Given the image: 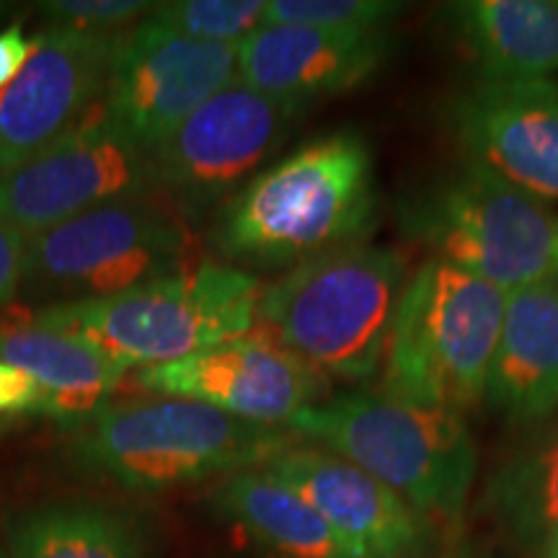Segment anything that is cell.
Listing matches in <instances>:
<instances>
[{
	"instance_id": "6da1fadb",
	"label": "cell",
	"mask_w": 558,
	"mask_h": 558,
	"mask_svg": "<svg viewBox=\"0 0 558 558\" xmlns=\"http://www.w3.org/2000/svg\"><path fill=\"white\" fill-rule=\"evenodd\" d=\"M375 160L357 130L303 143L220 205L209 243L228 267L292 269L362 243L375 226Z\"/></svg>"
},
{
	"instance_id": "7a4b0ae2",
	"label": "cell",
	"mask_w": 558,
	"mask_h": 558,
	"mask_svg": "<svg viewBox=\"0 0 558 558\" xmlns=\"http://www.w3.org/2000/svg\"><path fill=\"white\" fill-rule=\"evenodd\" d=\"M290 432L349 460L439 527H458L469 507L478 448L463 414L396 396L344 393L303 409Z\"/></svg>"
},
{
	"instance_id": "3957f363",
	"label": "cell",
	"mask_w": 558,
	"mask_h": 558,
	"mask_svg": "<svg viewBox=\"0 0 558 558\" xmlns=\"http://www.w3.org/2000/svg\"><path fill=\"white\" fill-rule=\"evenodd\" d=\"M407 288V262L375 243L329 251L262 288L256 320L326 378L378 373Z\"/></svg>"
},
{
	"instance_id": "277c9868",
	"label": "cell",
	"mask_w": 558,
	"mask_h": 558,
	"mask_svg": "<svg viewBox=\"0 0 558 558\" xmlns=\"http://www.w3.org/2000/svg\"><path fill=\"white\" fill-rule=\"evenodd\" d=\"M259 295V279L248 271L197 262L120 295L45 305L24 318L88 341L124 369H145L254 331Z\"/></svg>"
},
{
	"instance_id": "5b68a950",
	"label": "cell",
	"mask_w": 558,
	"mask_h": 558,
	"mask_svg": "<svg viewBox=\"0 0 558 558\" xmlns=\"http://www.w3.org/2000/svg\"><path fill=\"white\" fill-rule=\"evenodd\" d=\"M73 424L70 450L81 469L130 492L233 476L264 465L292 442L290 432L186 399L104 403Z\"/></svg>"
},
{
	"instance_id": "8992f818",
	"label": "cell",
	"mask_w": 558,
	"mask_h": 558,
	"mask_svg": "<svg viewBox=\"0 0 558 558\" xmlns=\"http://www.w3.org/2000/svg\"><path fill=\"white\" fill-rule=\"evenodd\" d=\"M507 298L497 284L448 262H424L401 292L383 360V393L463 416L484 403Z\"/></svg>"
},
{
	"instance_id": "52a82bcc",
	"label": "cell",
	"mask_w": 558,
	"mask_h": 558,
	"mask_svg": "<svg viewBox=\"0 0 558 558\" xmlns=\"http://www.w3.org/2000/svg\"><path fill=\"white\" fill-rule=\"evenodd\" d=\"M401 226L432 259L507 295L558 277L556 209L473 158L403 199Z\"/></svg>"
},
{
	"instance_id": "ba28073f",
	"label": "cell",
	"mask_w": 558,
	"mask_h": 558,
	"mask_svg": "<svg viewBox=\"0 0 558 558\" xmlns=\"http://www.w3.org/2000/svg\"><path fill=\"white\" fill-rule=\"evenodd\" d=\"M184 220L158 194L104 202L26 235L19 298L86 303L120 295L190 267Z\"/></svg>"
},
{
	"instance_id": "9c48e42d",
	"label": "cell",
	"mask_w": 558,
	"mask_h": 558,
	"mask_svg": "<svg viewBox=\"0 0 558 558\" xmlns=\"http://www.w3.org/2000/svg\"><path fill=\"white\" fill-rule=\"evenodd\" d=\"M303 114L235 78L148 153L153 192L181 220L205 218L259 173Z\"/></svg>"
},
{
	"instance_id": "30bf717a",
	"label": "cell",
	"mask_w": 558,
	"mask_h": 558,
	"mask_svg": "<svg viewBox=\"0 0 558 558\" xmlns=\"http://www.w3.org/2000/svg\"><path fill=\"white\" fill-rule=\"evenodd\" d=\"M239 78V45H215L140 21L117 41L101 114L145 153Z\"/></svg>"
},
{
	"instance_id": "8fae6325",
	"label": "cell",
	"mask_w": 558,
	"mask_h": 558,
	"mask_svg": "<svg viewBox=\"0 0 558 558\" xmlns=\"http://www.w3.org/2000/svg\"><path fill=\"white\" fill-rule=\"evenodd\" d=\"M148 192V153L96 107L78 128L0 179V220L34 235L104 202Z\"/></svg>"
},
{
	"instance_id": "7c38bea8",
	"label": "cell",
	"mask_w": 558,
	"mask_h": 558,
	"mask_svg": "<svg viewBox=\"0 0 558 558\" xmlns=\"http://www.w3.org/2000/svg\"><path fill=\"white\" fill-rule=\"evenodd\" d=\"M132 386L169 399L207 403L267 427L290 424L329 393V378L262 326L192 357L137 369Z\"/></svg>"
},
{
	"instance_id": "4fadbf2b",
	"label": "cell",
	"mask_w": 558,
	"mask_h": 558,
	"mask_svg": "<svg viewBox=\"0 0 558 558\" xmlns=\"http://www.w3.org/2000/svg\"><path fill=\"white\" fill-rule=\"evenodd\" d=\"M120 39L60 26L39 34L29 65L0 94V179L37 158L99 107Z\"/></svg>"
},
{
	"instance_id": "5bb4252c",
	"label": "cell",
	"mask_w": 558,
	"mask_h": 558,
	"mask_svg": "<svg viewBox=\"0 0 558 558\" xmlns=\"http://www.w3.org/2000/svg\"><path fill=\"white\" fill-rule=\"evenodd\" d=\"M262 469L308 501L354 558H416L429 546V520L329 450L290 445Z\"/></svg>"
},
{
	"instance_id": "9a60e30c",
	"label": "cell",
	"mask_w": 558,
	"mask_h": 558,
	"mask_svg": "<svg viewBox=\"0 0 558 558\" xmlns=\"http://www.w3.org/2000/svg\"><path fill=\"white\" fill-rule=\"evenodd\" d=\"M469 158L543 202L558 199V81L478 83L452 107Z\"/></svg>"
},
{
	"instance_id": "2e32d148",
	"label": "cell",
	"mask_w": 558,
	"mask_h": 558,
	"mask_svg": "<svg viewBox=\"0 0 558 558\" xmlns=\"http://www.w3.org/2000/svg\"><path fill=\"white\" fill-rule=\"evenodd\" d=\"M390 50V29L259 26L239 45V81L308 111L316 101L347 94L373 78L388 62Z\"/></svg>"
},
{
	"instance_id": "e0dca14e",
	"label": "cell",
	"mask_w": 558,
	"mask_h": 558,
	"mask_svg": "<svg viewBox=\"0 0 558 558\" xmlns=\"http://www.w3.org/2000/svg\"><path fill=\"white\" fill-rule=\"evenodd\" d=\"M486 403L514 424L558 411V277L509 292Z\"/></svg>"
},
{
	"instance_id": "ac0fdd59",
	"label": "cell",
	"mask_w": 558,
	"mask_h": 558,
	"mask_svg": "<svg viewBox=\"0 0 558 558\" xmlns=\"http://www.w3.org/2000/svg\"><path fill=\"white\" fill-rule=\"evenodd\" d=\"M450 19L481 83L558 73V0H465L450 5Z\"/></svg>"
},
{
	"instance_id": "d6986e66",
	"label": "cell",
	"mask_w": 558,
	"mask_h": 558,
	"mask_svg": "<svg viewBox=\"0 0 558 558\" xmlns=\"http://www.w3.org/2000/svg\"><path fill=\"white\" fill-rule=\"evenodd\" d=\"M0 362L24 369L50 390L52 416L68 422L99 411L128 375L88 341L39 329L26 318L0 324Z\"/></svg>"
},
{
	"instance_id": "ffe728a7",
	"label": "cell",
	"mask_w": 558,
	"mask_h": 558,
	"mask_svg": "<svg viewBox=\"0 0 558 558\" xmlns=\"http://www.w3.org/2000/svg\"><path fill=\"white\" fill-rule=\"evenodd\" d=\"M215 507L279 558H354L308 501L264 469L228 476Z\"/></svg>"
},
{
	"instance_id": "44dd1931",
	"label": "cell",
	"mask_w": 558,
	"mask_h": 558,
	"mask_svg": "<svg viewBox=\"0 0 558 558\" xmlns=\"http://www.w3.org/2000/svg\"><path fill=\"white\" fill-rule=\"evenodd\" d=\"M11 558H150L143 530L109 507L60 501L19 514Z\"/></svg>"
},
{
	"instance_id": "7402d4cb",
	"label": "cell",
	"mask_w": 558,
	"mask_h": 558,
	"mask_svg": "<svg viewBox=\"0 0 558 558\" xmlns=\"http://www.w3.org/2000/svg\"><path fill=\"white\" fill-rule=\"evenodd\" d=\"M486 507L522 546L558 543V422L514 450L486 488Z\"/></svg>"
},
{
	"instance_id": "603a6c76",
	"label": "cell",
	"mask_w": 558,
	"mask_h": 558,
	"mask_svg": "<svg viewBox=\"0 0 558 558\" xmlns=\"http://www.w3.org/2000/svg\"><path fill=\"white\" fill-rule=\"evenodd\" d=\"M267 0H173L156 3L150 21L181 37L241 45L262 26Z\"/></svg>"
},
{
	"instance_id": "cb8c5ba5",
	"label": "cell",
	"mask_w": 558,
	"mask_h": 558,
	"mask_svg": "<svg viewBox=\"0 0 558 558\" xmlns=\"http://www.w3.org/2000/svg\"><path fill=\"white\" fill-rule=\"evenodd\" d=\"M403 5L390 0H267L262 26H308L329 32L388 29Z\"/></svg>"
},
{
	"instance_id": "d4e9b609",
	"label": "cell",
	"mask_w": 558,
	"mask_h": 558,
	"mask_svg": "<svg viewBox=\"0 0 558 558\" xmlns=\"http://www.w3.org/2000/svg\"><path fill=\"white\" fill-rule=\"evenodd\" d=\"M156 3L140 0H52L41 3L39 11L50 19V26L60 29L101 34V37H124L135 29V21L148 19Z\"/></svg>"
},
{
	"instance_id": "484cf974",
	"label": "cell",
	"mask_w": 558,
	"mask_h": 558,
	"mask_svg": "<svg viewBox=\"0 0 558 558\" xmlns=\"http://www.w3.org/2000/svg\"><path fill=\"white\" fill-rule=\"evenodd\" d=\"M0 414H50L52 393L24 369L0 362Z\"/></svg>"
},
{
	"instance_id": "4316f807",
	"label": "cell",
	"mask_w": 558,
	"mask_h": 558,
	"mask_svg": "<svg viewBox=\"0 0 558 558\" xmlns=\"http://www.w3.org/2000/svg\"><path fill=\"white\" fill-rule=\"evenodd\" d=\"M26 235L0 220V311L11 308L21 292Z\"/></svg>"
},
{
	"instance_id": "83f0119b",
	"label": "cell",
	"mask_w": 558,
	"mask_h": 558,
	"mask_svg": "<svg viewBox=\"0 0 558 558\" xmlns=\"http://www.w3.org/2000/svg\"><path fill=\"white\" fill-rule=\"evenodd\" d=\"M39 47V34L29 39L21 29V24H11L0 32V94L19 78L21 70L29 65L32 54Z\"/></svg>"
},
{
	"instance_id": "f1b7e54d",
	"label": "cell",
	"mask_w": 558,
	"mask_h": 558,
	"mask_svg": "<svg viewBox=\"0 0 558 558\" xmlns=\"http://www.w3.org/2000/svg\"><path fill=\"white\" fill-rule=\"evenodd\" d=\"M437 558H486V556L473 546H456V548L445 550V554H439Z\"/></svg>"
},
{
	"instance_id": "f546056e",
	"label": "cell",
	"mask_w": 558,
	"mask_h": 558,
	"mask_svg": "<svg viewBox=\"0 0 558 558\" xmlns=\"http://www.w3.org/2000/svg\"><path fill=\"white\" fill-rule=\"evenodd\" d=\"M543 558H558V543H554V546H548L546 550H543Z\"/></svg>"
},
{
	"instance_id": "4dcf8cb0",
	"label": "cell",
	"mask_w": 558,
	"mask_h": 558,
	"mask_svg": "<svg viewBox=\"0 0 558 558\" xmlns=\"http://www.w3.org/2000/svg\"><path fill=\"white\" fill-rule=\"evenodd\" d=\"M0 558H9V556H5V554H3V550H0Z\"/></svg>"
}]
</instances>
